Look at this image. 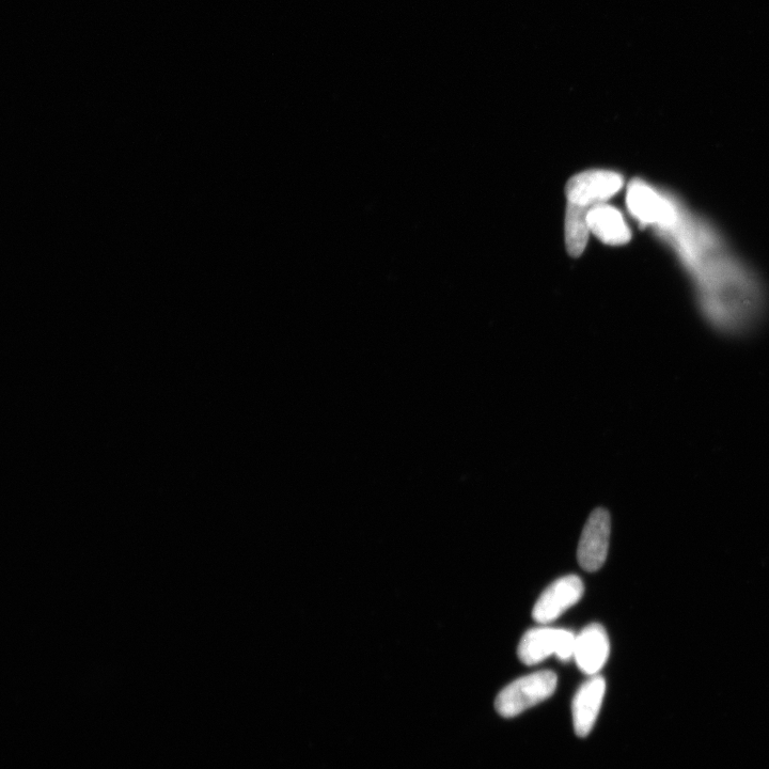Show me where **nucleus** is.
Masks as SVG:
<instances>
[{
  "label": "nucleus",
  "mask_w": 769,
  "mask_h": 769,
  "mask_svg": "<svg viewBox=\"0 0 769 769\" xmlns=\"http://www.w3.org/2000/svg\"><path fill=\"white\" fill-rule=\"evenodd\" d=\"M652 229L676 256L712 326L740 334L759 322L765 308L761 282L713 225L669 194Z\"/></svg>",
  "instance_id": "1"
},
{
  "label": "nucleus",
  "mask_w": 769,
  "mask_h": 769,
  "mask_svg": "<svg viewBox=\"0 0 769 769\" xmlns=\"http://www.w3.org/2000/svg\"><path fill=\"white\" fill-rule=\"evenodd\" d=\"M557 681L556 673L549 670L528 674L501 690L495 701L496 710L506 718L520 715L552 697Z\"/></svg>",
  "instance_id": "2"
},
{
  "label": "nucleus",
  "mask_w": 769,
  "mask_h": 769,
  "mask_svg": "<svg viewBox=\"0 0 769 769\" xmlns=\"http://www.w3.org/2000/svg\"><path fill=\"white\" fill-rule=\"evenodd\" d=\"M575 640L576 635L571 631L538 627L524 635L517 653L527 666L537 665L554 654L560 661L568 662L574 657Z\"/></svg>",
  "instance_id": "3"
},
{
  "label": "nucleus",
  "mask_w": 769,
  "mask_h": 769,
  "mask_svg": "<svg viewBox=\"0 0 769 769\" xmlns=\"http://www.w3.org/2000/svg\"><path fill=\"white\" fill-rule=\"evenodd\" d=\"M623 184L618 172L590 170L573 177L567 184L566 194L568 202L592 208L618 194Z\"/></svg>",
  "instance_id": "4"
},
{
  "label": "nucleus",
  "mask_w": 769,
  "mask_h": 769,
  "mask_svg": "<svg viewBox=\"0 0 769 769\" xmlns=\"http://www.w3.org/2000/svg\"><path fill=\"white\" fill-rule=\"evenodd\" d=\"M610 531L609 513L601 508L594 510L580 537L577 551L579 566L585 571L595 572L603 567L608 555Z\"/></svg>",
  "instance_id": "5"
},
{
  "label": "nucleus",
  "mask_w": 769,
  "mask_h": 769,
  "mask_svg": "<svg viewBox=\"0 0 769 769\" xmlns=\"http://www.w3.org/2000/svg\"><path fill=\"white\" fill-rule=\"evenodd\" d=\"M584 592L583 580L576 575L557 579L541 594L535 607H533V619L541 624L555 621L564 611L582 600Z\"/></svg>",
  "instance_id": "6"
},
{
  "label": "nucleus",
  "mask_w": 769,
  "mask_h": 769,
  "mask_svg": "<svg viewBox=\"0 0 769 769\" xmlns=\"http://www.w3.org/2000/svg\"><path fill=\"white\" fill-rule=\"evenodd\" d=\"M610 653L608 635L601 624H591L576 636L574 659L580 670L596 676L605 666Z\"/></svg>",
  "instance_id": "7"
},
{
  "label": "nucleus",
  "mask_w": 769,
  "mask_h": 769,
  "mask_svg": "<svg viewBox=\"0 0 769 769\" xmlns=\"http://www.w3.org/2000/svg\"><path fill=\"white\" fill-rule=\"evenodd\" d=\"M606 692V682L600 676H593L578 689L573 700L575 732L586 737L598 719Z\"/></svg>",
  "instance_id": "8"
},
{
  "label": "nucleus",
  "mask_w": 769,
  "mask_h": 769,
  "mask_svg": "<svg viewBox=\"0 0 769 769\" xmlns=\"http://www.w3.org/2000/svg\"><path fill=\"white\" fill-rule=\"evenodd\" d=\"M590 231L596 238L610 246L629 243L632 232L619 210L601 203L590 209L588 214Z\"/></svg>",
  "instance_id": "9"
},
{
  "label": "nucleus",
  "mask_w": 769,
  "mask_h": 769,
  "mask_svg": "<svg viewBox=\"0 0 769 769\" xmlns=\"http://www.w3.org/2000/svg\"><path fill=\"white\" fill-rule=\"evenodd\" d=\"M591 208L568 202L566 214V245L571 257L583 255L589 240L588 214Z\"/></svg>",
  "instance_id": "10"
}]
</instances>
